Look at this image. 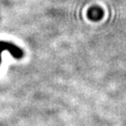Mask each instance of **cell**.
I'll return each mask as SVG.
<instances>
[{
  "instance_id": "1",
  "label": "cell",
  "mask_w": 126,
  "mask_h": 126,
  "mask_svg": "<svg viewBox=\"0 0 126 126\" xmlns=\"http://www.w3.org/2000/svg\"><path fill=\"white\" fill-rule=\"evenodd\" d=\"M4 51H8L15 59H21L24 56L23 50H21L16 45H14L10 42L0 41V65H1V55H2V52H4Z\"/></svg>"
}]
</instances>
